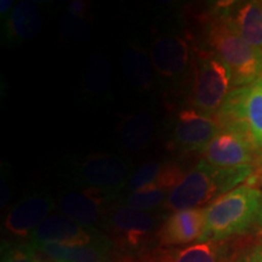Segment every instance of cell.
<instances>
[{"label":"cell","mask_w":262,"mask_h":262,"mask_svg":"<svg viewBox=\"0 0 262 262\" xmlns=\"http://www.w3.org/2000/svg\"><path fill=\"white\" fill-rule=\"evenodd\" d=\"M253 165L220 168L201 160L169 192L164 208L166 210H187L210 204L254 175Z\"/></svg>","instance_id":"cell-1"},{"label":"cell","mask_w":262,"mask_h":262,"mask_svg":"<svg viewBox=\"0 0 262 262\" xmlns=\"http://www.w3.org/2000/svg\"><path fill=\"white\" fill-rule=\"evenodd\" d=\"M204 34L211 52L219 56L233 74L235 88L248 86L262 77V51L249 45L232 28L220 6L204 21Z\"/></svg>","instance_id":"cell-2"},{"label":"cell","mask_w":262,"mask_h":262,"mask_svg":"<svg viewBox=\"0 0 262 262\" xmlns=\"http://www.w3.org/2000/svg\"><path fill=\"white\" fill-rule=\"evenodd\" d=\"M262 191L244 183L205 206V229L201 242H224L243 234L257 221Z\"/></svg>","instance_id":"cell-3"},{"label":"cell","mask_w":262,"mask_h":262,"mask_svg":"<svg viewBox=\"0 0 262 262\" xmlns=\"http://www.w3.org/2000/svg\"><path fill=\"white\" fill-rule=\"evenodd\" d=\"M233 74L214 52L199 51L194 56L191 104L198 112L214 117L232 91Z\"/></svg>","instance_id":"cell-4"},{"label":"cell","mask_w":262,"mask_h":262,"mask_svg":"<svg viewBox=\"0 0 262 262\" xmlns=\"http://www.w3.org/2000/svg\"><path fill=\"white\" fill-rule=\"evenodd\" d=\"M220 127L247 133L262 153V83L235 88L214 116Z\"/></svg>","instance_id":"cell-5"},{"label":"cell","mask_w":262,"mask_h":262,"mask_svg":"<svg viewBox=\"0 0 262 262\" xmlns=\"http://www.w3.org/2000/svg\"><path fill=\"white\" fill-rule=\"evenodd\" d=\"M260 152L258 147L244 131L234 127H220L214 139L202 150L205 162L220 168L250 165Z\"/></svg>","instance_id":"cell-6"},{"label":"cell","mask_w":262,"mask_h":262,"mask_svg":"<svg viewBox=\"0 0 262 262\" xmlns=\"http://www.w3.org/2000/svg\"><path fill=\"white\" fill-rule=\"evenodd\" d=\"M129 168L119 157L108 153L88 156L74 170L75 181L83 187L116 193L125 185Z\"/></svg>","instance_id":"cell-7"},{"label":"cell","mask_w":262,"mask_h":262,"mask_svg":"<svg viewBox=\"0 0 262 262\" xmlns=\"http://www.w3.org/2000/svg\"><path fill=\"white\" fill-rule=\"evenodd\" d=\"M112 234L126 249H140L150 239L157 228V219L148 211L124 205L116 209L108 219Z\"/></svg>","instance_id":"cell-8"},{"label":"cell","mask_w":262,"mask_h":262,"mask_svg":"<svg viewBox=\"0 0 262 262\" xmlns=\"http://www.w3.org/2000/svg\"><path fill=\"white\" fill-rule=\"evenodd\" d=\"M116 194L102 189L83 187L61 194L58 206L64 216L84 227L94 228L102 219L107 203Z\"/></svg>","instance_id":"cell-9"},{"label":"cell","mask_w":262,"mask_h":262,"mask_svg":"<svg viewBox=\"0 0 262 262\" xmlns=\"http://www.w3.org/2000/svg\"><path fill=\"white\" fill-rule=\"evenodd\" d=\"M95 228L84 227L64 215H50L29 237L32 243L84 245L102 241Z\"/></svg>","instance_id":"cell-10"},{"label":"cell","mask_w":262,"mask_h":262,"mask_svg":"<svg viewBox=\"0 0 262 262\" xmlns=\"http://www.w3.org/2000/svg\"><path fill=\"white\" fill-rule=\"evenodd\" d=\"M150 60L156 73L164 79H179L189 66L191 45L181 35H162L153 42Z\"/></svg>","instance_id":"cell-11"},{"label":"cell","mask_w":262,"mask_h":262,"mask_svg":"<svg viewBox=\"0 0 262 262\" xmlns=\"http://www.w3.org/2000/svg\"><path fill=\"white\" fill-rule=\"evenodd\" d=\"M220 130L215 117L201 113L194 108L178 114L173 127V142L180 148L202 152Z\"/></svg>","instance_id":"cell-12"},{"label":"cell","mask_w":262,"mask_h":262,"mask_svg":"<svg viewBox=\"0 0 262 262\" xmlns=\"http://www.w3.org/2000/svg\"><path fill=\"white\" fill-rule=\"evenodd\" d=\"M55 203L49 195L33 194L21 199L5 217V231L17 238L31 237L54 210Z\"/></svg>","instance_id":"cell-13"},{"label":"cell","mask_w":262,"mask_h":262,"mask_svg":"<svg viewBox=\"0 0 262 262\" xmlns=\"http://www.w3.org/2000/svg\"><path fill=\"white\" fill-rule=\"evenodd\" d=\"M205 229V208L172 212L157 232L162 247H178L199 241Z\"/></svg>","instance_id":"cell-14"},{"label":"cell","mask_w":262,"mask_h":262,"mask_svg":"<svg viewBox=\"0 0 262 262\" xmlns=\"http://www.w3.org/2000/svg\"><path fill=\"white\" fill-rule=\"evenodd\" d=\"M219 6L232 28L249 45L262 51V2H235Z\"/></svg>","instance_id":"cell-15"},{"label":"cell","mask_w":262,"mask_h":262,"mask_svg":"<svg viewBox=\"0 0 262 262\" xmlns=\"http://www.w3.org/2000/svg\"><path fill=\"white\" fill-rule=\"evenodd\" d=\"M29 243L41 255L55 262H112L113 243L107 238L84 245Z\"/></svg>","instance_id":"cell-16"},{"label":"cell","mask_w":262,"mask_h":262,"mask_svg":"<svg viewBox=\"0 0 262 262\" xmlns=\"http://www.w3.org/2000/svg\"><path fill=\"white\" fill-rule=\"evenodd\" d=\"M228 247L224 242H198L185 248H164L148 253L143 262H226Z\"/></svg>","instance_id":"cell-17"},{"label":"cell","mask_w":262,"mask_h":262,"mask_svg":"<svg viewBox=\"0 0 262 262\" xmlns=\"http://www.w3.org/2000/svg\"><path fill=\"white\" fill-rule=\"evenodd\" d=\"M42 15L34 2H21L12 9L5 22V37L9 41L31 40L40 33Z\"/></svg>","instance_id":"cell-18"},{"label":"cell","mask_w":262,"mask_h":262,"mask_svg":"<svg viewBox=\"0 0 262 262\" xmlns=\"http://www.w3.org/2000/svg\"><path fill=\"white\" fill-rule=\"evenodd\" d=\"M155 134V120L148 113H136L126 117L122 122L119 140L123 148L137 152L146 148Z\"/></svg>","instance_id":"cell-19"},{"label":"cell","mask_w":262,"mask_h":262,"mask_svg":"<svg viewBox=\"0 0 262 262\" xmlns=\"http://www.w3.org/2000/svg\"><path fill=\"white\" fill-rule=\"evenodd\" d=\"M123 72L127 81L139 90H148L155 81L152 60L142 49L130 45L122 57Z\"/></svg>","instance_id":"cell-20"},{"label":"cell","mask_w":262,"mask_h":262,"mask_svg":"<svg viewBox=\"0 0 262 262\" xmlns=\"http://www.w3.org/2000/svg\"><path fill=\"white\" fill-rule=\"evenodd\" d=\"M168 194L166 189L159 187L156 183H150L139 191L131 192L125 199V205L137 210L149 211L165 203Z\"/></svg>","instance_id":"cell-21"},{"label":"cell","mask_w":262,"mask_h":262,"mask_svg":"<svg viewBox=\"0 0 262 262\" xmlns=\"http://www.w3.org/2000/svg\"><path fill=\"white\" fill-rule=\"evenodd\" d=\"M164 166V163L159 162H150L143 164L139 169L134 172L129 180V188L131 192L139 191L145 186H148L150 183H155L157 178L159 176Z\"/></svg>","instance_id":"cell-22"},{"label":"cell","mask_w":262,"mask_h":262,"mask_svg":"<svg viewBox=\"0 0 262 262\" xmlns=\"http://www.w3.org/2000/svg\"><path fill=\"white\" fill-rule=\"evenodd\" d=\"M40 255L31 243L6 245L3 249L2 262H42Z\"/></svg>","instance_id":"cell-23"},{"label":"cell","mask_w":262,"mask_h":262,"mask_svg":"<svg viewBox=\"0 0 262 262\" xmlns=\"http://www.w3.org/2000/svg\"><path fill=\"white\" fill-rule=\"evenodd\" d=\"M94 63H90L86 71V85L93 90L96 78H98L100 90L103 91L110 85V66L103 57H94Z\"/></svg>","instance_id":"cell-24"},{"label":"cell","mask_w":262,"mask_h":262,"mask_svg":"<svg viewBox=\"0 0 262 262\" xmlns=\"http://www.w3.org/2000/svg\"><path fill=\"white\" fill-rule=\"evenodd\" d=\"M226 262H262V241L237 250Z\"/></svg>","instance_id":"cell-25"},{"label":"cell","mask_w":262,"mask_h":262,"mask_svg":"<svg viewBox=\"0 0 262 262\" xmlns=\"http://www.w3.org/2000/svg\"><path fill=\"white\" fill-rule=\"evenodd\" d=\"M88 5L85 2H81V0H75V2H72L70 6H68V15L75 16H83L86 12Z\"/></svg>","instance_id":"cell-26"},{"label":"cell","mask_w":262,"mask_h":262,"mask_svg":"<svg viewBox=\"0 0 262 262\" xmlns=\"http://www.w3.org/2000/svg\"><path fill=\"white\" fill-rule=\"evenodd\" d=\"M0 4H2L0 5V14H2V16H6L9 10L14 6V2L12 0H2Z\"/></svg>","instance_id":"cell-27"},{"label":"cell","mask_w":262,"mask_h":262,"mask_svg":"<svg viewBox=\"0 0 262 262\" xmlns=\"http://www.w3.org/2000/svg\"><path fill=\"white\" fill-rule=\"evenodd\" d=\"M257 222H258V225H260L261 228H262V204H261L260 212H258V216H257Z\"/></svg>","instance_id":"cell-28"},{"label":"cell","mask_w":262,"mask_h":262,"mask_svg":"<svg viewBox=\"0 0 262 262\" xmlns=\"http://www.w3.org/2000/svg\"><path fill=\"white\" fill-rule=\"evenodd\" d=\"M260 181L262 182V163H261V166H260Z\"/></svg>","instance_id":"cell-29"},{"label":"cell","mask_w":262,"mask_h":262,"mask_svg":"<svg viewBox=\"0 0 262 262\" xmlns=\"http://www.w3.org/2000/svg\"><path fill=\"white\" fill-rule=\"evenodd\" d=\"M260 81H261V83H262V77H261V79H260Z\"/></svg>","instance_id":"cell-30"}]
</instances>
